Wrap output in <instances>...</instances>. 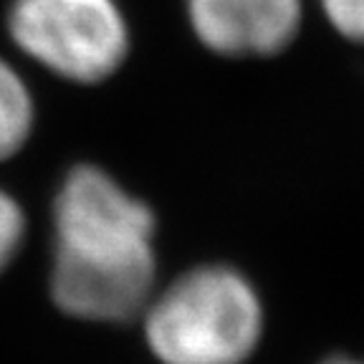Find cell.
I'll return each instance as SVG.
<instances>
[{"label": "cell", "instance_id": "1", "mask_svg": "<svg viewBox=\"0 0 364 364\" xmlns=\"http://www.w3.org/2000/svg\"><path fill=\"white\" fill-rule=\"evenodd\" d=\"M51 294L58 309L91 321H127L154 289V218L107 172L76 167L53 208Z\"/></svg>", "mask_w": 364, "mask_h": 364}, {"label": "cell", "instance_id": "2", "mask_svg": "<svg viewBox=\"0 0 364 364\" xmlns=\"http://www.w3.org/2000/svg\"><path fill=\"white\" fill-rule=\"evenodd\" d=\"M162 364H243L263 334V306L243 273L203 266L162 291L144 316Z\"/></svg>", "mask_w": 364, "mask_h": 364}, {"label": "cell", "instance_id": "3", "mask_svg": "<svg viewBox=\"0 0 364 364\" xmlns=\"http://www.w3.org/2000/svg\"><path fill=\"white\" fill-rule=\"evenodd\" d=\"M8 26L18 48L84 84L114 74L129 43L114 0H16Z\"/></svg>", "mask_w": 364, "mask_h": 364}, {"label": "cell", "instance_id": "4", "mask_svg": "<svg viewBox=\"0 0 364 364\" xmlns=\"http://www.w3.org/2000/svg\"><path fill=\"white\" fill-rule=\"evenodd\" d=\"M195 33L225 56L284 51L301 26V0H188Z\"/></svg>", "mask_w": 364, "mask_h": 364}, {"label": "cell", "instance_id": "5", "mask_svg": "<svg viewBox=\"0 0 364 364\" xmlns=\"http://www.w3.org/2000/svg\"><path fill=\"white\" fill-rule=\"evenodd\" d=\"M33 102L21 76L0 58V159L11 157L28 139Z\"/></svg>", "mask_w": 364, "mask_h": 364}, {"label": "cell", "instance_id": "6", "mask_svg": "<svg viewBox=\"0 0 364 364\" xmlns=\"http://www.w3.org/2000/svg\"><path fill=\"white\" fill-rule=\"evenodd\" d=\"M26 230V220L18 208V203L0 190V271L11 263V258L18 253Z\"/></svg>", "mask_w": 364, "mask_h": 364}, {"label": "cell", "instance_id": "7", "mask_svg": "<svg viewBox=\"0 0 364 364\" xmlns=\"http://www.w3.org/2000/svg\"><path fill=\"white\" fill-rule=\"evenodd\" d=\"M329 23L344 38L364 43V0H318Z\"/></svg>", "mask_w": 364, "mask_h": 364}, {"label": "cell", "instance_id": "8", "mask_svg": "<svg viewBox=\"0 0 364 364\" xmlns=\"http://www.w3.org/2000/svg\"><path fill=\"white\" fill-rule=\"evenodd\" d=\"M321 364H364L359 359H349V357H331V359H324Z\"/></svg>", "mask_w": 364, "mask_h": 364}]
</instances>
